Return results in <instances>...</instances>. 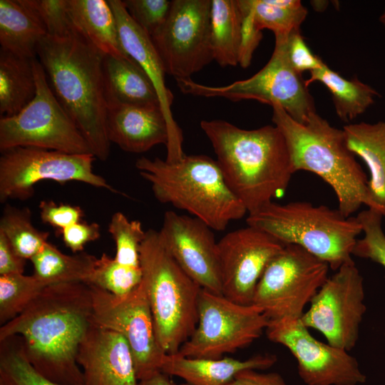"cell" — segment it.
Returning a JSON list of instances; mask_svg holds the SVG:
<instances>
[{"mask_svg": "<svg viewBox=\"0 0 385 385\" xmlns=\"http://www.w3.org/2000/svg\"><path fill=\"white\" fill-rule=\"evenodd\" d=\"M349 149L366 163L375 210L385 216V121L348 123L342 128Z\"/></svg>", "mask_w": 385, "mask_h": 385, "instance_id": "obj_23", "label": "cell"}, {"mask_svg": "<svg viewBox=\"0 0 385 385\" xmlns=\"http://www.w3.org/2000/svg\"><path fill=\"white\" fill-rule=\"evenodd\" d=\"M40 216L43 222L56 228L59 232L63 229L81 222L84 215L78 206L67 204L57 205L51 200H43L39 205Z\"/></svg>", "mask_w": 385, "mask_h": 385, "instance_id": "obj_41", "label": "cell"}, {"mask_svg": "<svg viewBox=\"0 0 385 385\" xmlns=\"http://www.w3.org/2000/svg\"><path fill=\"white\" fill-rule=\"evenodd\" d=\"M142 279L140 267L120 264L103 253L97 258L94 269L86 283L95 285L116 296H124L135 289Z\"/></svg>", "mask_w": 385, "mask_h": 385, "instance_id": "obj_35", "label": "cell"}, {"mask_svg": "<svg viewBox=\"0 0 385 385\" xmlns=\"http://www.w3.org/2000/svg\"><path fill=\"white\" fill-rule=\"evenodd\" d=\"M38 18L47 35L65 37L77 30L73 25L67 10V0H22Z\"/></svg>", "mask_w": 385, "mask_h": 385, "instance_id": "obj_38", "label": "cell"}, {"mask_svg": "<svg viewBox=\"0 0 385 385\" xmlns=\"http://www.w3.org/2000/svg\"><path fill=\"white\" fill-rule=\"evenodd\" d=\"M133 20L150 36L165 23L172 1L124 0L122 1Z\"/></svg>", "mask_w": 385, "mask_h": 385, "instance_id": "obj_39", "label": "cell"}, {"mask_svg": "<svg viewBox=\"0 0 385 385\" xmlns=\"http://www.w3.org/2000/svg\"><path fill=\"white\" fill-rule=\"evenodd\" d=\"M241 30L237 0H211L210 43L213 59L220 66L239 65Z\"/></svg>", "mask_w": 385, "mask_h": 385, "instance_id": "obj_29", "label": "cell"}, {"mask_svg": "<svg viewBox=\"0 0 385 385\" xmlns=\"http://www.w3.org/2000/svg\"><path fill=\"white\" fill-rule=\"evenodd\" d=\"M277 358L271 354H257L246 360L232 357L200 359L167 354L161 371L184 379L190 385H226L245 369H267Z\"/></svg>", "mask_w": 385, "mask_h": 385, "instance_id": "obj_22", "label": "cell"}, {"mask_svg": "<svg viewBox=\"0 0 385 385\" xmlns=\"http://www.w3.org/2000/svg\"><path fill=\"white\" fill-rule=\"evenodd\" d=\"M108 1L114 13L124 51L147 74L158 93L160 107L169 128L165 160L169 162L179 160L185 155L182 148L183 133L171 112L174 96L165 84L166 72L161 58L150 36L133 20L123 1Z\"/></svg>", "mask_w": 385, "mask_h": 385, "instance_id": "obj_19", "label": "cell"}, {"mask_svg": "<svg viewBox=\"0 0 385 385\" xmlns=\"http://www.w3.org/2000/svg\"><path fill=\"white\" fill-rule=\"evenodd\" d=\"M106 130L111 143L128 153H144L169 141L168 125L160 105L108 106Z\"/></svg>", "mask_w": 385, "mask_h": 385, "instance_id": "obj_21", "label": "cell"}, {"mask_svg": "<svg viewBox=\"0 0 385 385\" xmlns=\"http://www.w3.org/2000/svg\"><path fill=\"white\" fill-rule=\"evenodd\" d=\"M378 211L368 208L356 216L364 236L357 239L352 255L368 259L385 268V234L382 228V217Z\"/></svg>", "mask_w": 385, "mask_h": 385, "instance_id": "obj_37", "label": "cell"}, {"mask_svg": "<svg viewBox=\"0 0 385 385\" xmlns=\"http://www.w3.org/2000/svg\"><path fill=\"white\" fill-rule=\"evenodd\" d=\"M226 385H287V384L278 373H260L256 369H249L237 373Z\"/></svg>", "mask_w": 385, "mask_h": 385, "instance_id": "obj_45", "label": "cell"}, {"mask_svg": "<svg viewBox=\"0 0 385 385\" xmlns=\"http://www.w3.org/2000/svg\"><path fill=\"white\" fill-rule=\"evenodd\" d=\"M307 86L314 82L322 83L332 95L335 112L343 121L349 123L364 113L379 96L371 86L356 77L346 79L331 69L326 63L310 72Z\"/></svg>", "mask_w": 385, "mask_h": 385, "instance_id": "obj_27", "label": "cell"}, {"mask_svg": "<svg viewBox=\"0 0 385 385\" xmlns=\"http://www.w3.org/2000/svg\"><path fill=\"white\" fill-rule=\"evenodd\" d=\"M288 36L275 37L274 49L270 59L249 78L221 86L203 85L192 78L176 80L177 84L185 94L225 98L232 101L255 100L271 106H279L292 119L304 123L316 112V108L306 81L289 61Z\"/></svg>", "mask_w": 385, "mask_h": 385, "instance_id": "obj_8", "label": "cell"}, {"mask_svg": "<svg viewBox=\"0 0 385 385\" xmlns=\"http://www.w3.org/2000/svg\"><path fill=\"white\" fill-rule=\"evenodd\" d=\"M272 108V120L285 139L294 172H311L326 182L345 217H350L362 205L375 210L367 176L347 147L343 129L332 126L317 112L300 123L280 106Z\"/></svg>", "mask_w": 385, "mask_h": 385, "instance_id": "obj_4", "label": "cell"}, {"mask_svg": "<svg viewBox=\"0 0 385 385\" xmlns=\"http://www.w3.org/2000/svg\"><path fill=\"white\" fill-rule=\"evenodd\" d=\"M135 167L159 202L187 211L212 230H224L247 212L210 157L185 155L175 162L141 157Z\"/></svg>", "mask_w": 385, "mask_h": 385, "instance_id": "obj_5", "label": "cell"}, {"mask_svg": "<svg viewBox=\"0 0 385 385\" xmlns=\"http://www.w3.org/2000/svg\"><path fill=\"white\" fill-rule=\"evenodd\" d=\"M211 0H172L168 16L150 36L167 74L190 79L213 61Z\"/></svg>", "mask_w": 385, "mask_h": 385, "instance_id": "obj_14", "label": "cell"}, {"mask_svg": "<svg viewBox=\"0 0 385 385\" xmlns=\"http://www.w3.org/2000/svg\"><path fill=\"white\" fill-rule=\"evenodd\" d=\"M52 284L34 274H11L0 276V324L11 321L46 288Z\"/></svg>", "mask_w": 385, "mask_h": 385, "instance_id": "obj_34", "label": "cell"}, {"mask_svg": "<svg viewBox=\"0 0 385 385\" xmlns=\"http://www.w3.org/2000/svg\"><path fill=\"white\" fill-rule=\"evenodd\" d=\"M287 53L293 68L302 74L304 71H312L320 68L325 63L314 55L301 35L300 29L289 34L287 39Z\"/></svg>", "mask_w": 385, "mask_h": 385, "instance_id": "obj_40", "label": "cell"}, {"mask_svg": "<svg viewBox=\"0 0 385 385\" xmlns=\"http://www.w3.org/2000/svg\"><path fill=\"white\" fill-rule=\"evenodd\" d=\"M83 385H138L130 346L120 334L92 323L77 355Z\"/></svg>", "mask_w": 385, "mask_h": 385, "instance_id": "obj_20", "label": "cell"}, {"mask_svg": "<svg viewBox=\"0 0 385 385\" xmlns=\"http://www.w3.org/2000/svg\"><path fill=\"white\" fill-rule=\"evenodd\" d=\"M36 92L33 58L0 48L1 117L19 113L34 99Z\"/></svg>", "mask_w": 385, "mask_h": 385, "instance_id": "obj_28", "label": "cell"}, {"mask_svg": "<svg viewBox=\"0 0 385 385\" xmlns=\"http://www.w3.org/2000/svg\"><path fill=\"white\" fill-rule=\"evenodd\" d=\"M108 232L115 245V260L120 264L140 267V248L146 231L138 220H129L120 212H115L108 225Z\"/></svg>", "mask_w": 385, "mask_h": 385, "instance_id": "obj_36", "label": "cell"}, {"mask_svg": "<svg viewBox=\"0 0 385 385\" xmlns=\"http://www.w3.org/2000/svg\"><path fill=\"white\" fill-rule=\"evenodd\" d=\"M224 179L248 213L282 196L295 173L277 127L246 130L223 120H203Z\"/></svg>", "mask_w": 385, "mask_h": 385, "instance_id": "obj_2", "label": "cell"}, {"mask_svg": "<svg viewBox=\"0 0 385 385\" xmlns=\"http://www.w3.org/2000/svg\"><path fill=\"white\" fill-rule=\"evenodd\" d=\"M140 266L158 343L165 354H176L196 328L202 288L175 260L160 231H146Z\"/></svg>", "mask_w": 385, "mask_h": 385, "instance_id": "obj_6", "label": "cell"}, {"mask_svg": "<svg viewBox=\"0 0 385 385\" xmlns=\"http://www.w3.org/2000/svg\"><path fill=\"white\" fill-rule=\"evenodd\" d=\"M364 279L354 262L328 277L301 322L322 333L330 345L349 351L356 345L366 307Z\"/></svg>", "mask_w": 385, "mask_h": 385, "instance_id": "obj_15", "label": "cell"}, {"mask_svg": "<svg viewBox=\"0 0 385 385\" xmlns=\"http://www.w3.org/2000/svg\"><path fill=\"white\" fill-rule=\"evenodd\" d=\"M89 285L93 323L125 338L132 351L138 380L161 371L167 354L158 343L149 301L141 282L124 296H116L95 285Z\"/></svg>", "mask_w": 385, "mask_h": 385, "instance_id": "obj_13", "label": "cell"}, {"mask_svg": "<svg viewBox=\"0 0 385 385\" xmlns=\"http://www.w3.org/2000/svg\"><path fill=\"white\" fill-rule=\"evenodd\" d=\"M268 324V318L257 306L237 304L202 289L196 328L176 354L220 359L250 345L262 336Z\"/></svg>", "mask_w": 385, "mask_h": 385, "instance_id": "obj_11", "label": "cell"}, {"mask_svg": "<svg viewBox=\"0 0 385 385\" xmlns=\"http://www.w3.org/2000/svg\"><path fill=\"white\" fill-rule=\"evenodd\" d=\"M242 14L241 43L239 65L247 68L250 65L252 55L262 38V32L255 26L252 15L242 0H237Z\"/></svg>", "mask_w": 385, "mask_h": 385, "instance_id": "obj_42", "label": "cell"}, {"mask_svg": "<svg viewBox=\"0 0 385 385\" xmlns=\"http://www.w3.org/2000/svg\"><path fill=\"white\" fill-rule=\"evenodd\" d=\"M0 385H2V384H0Z\"/></svg>", "mask_w": 385, "mask_h": 385, "instance_id": "obj_48", "label": "cell"}, {"mask_svg": "<svg viewBox=\"0 0 385 385\" xmlns=\"http://www.w3.org/2000/svg\"><path fill=\"white\" fill-rule=\"evenodd\" d=\"M170 376L162 371H158L147 379L139 381L138 385H176Z\"/></svg>", "mask_w": 385, "mask_h": 385, "instance_id": "obj_46", "label": "cell"}, {"mask_svg": "<svg viewBox=\"0 0 385 385\" xmlns=\"http://www.w3.org/2000/svg\"><path fill=\"white\" fill-rule=\"evenodd\" d=\"M33 68L35 97L16 114L0 118L1 151L31 147L69 154H93L83 135L53 93L36 58H33Z\"/></svg>", "mask_w": 385, "mask_h": 385, "instance_id": "obj_9", "label": "cell"}, {"mask_svg": "<svg viewBox=\"0 0 385 385\" xmlns=\"http://www.w3.org/2000/svg\"><path fill=\"white\" fill-rule=\"evenodd\" d=\"M0 384L2 385H61L42 376L28 360L20 336L0 341Z\"/></svg>", "mask_w": 385, "mask_h": 385, "instance_id": "obj_33", "label": "cell"}, {"mask_svg": "<svg viewBox=\"0 0 385 385\" xmlns=\"http://www.w3.org/2000/svg\"><path fill=\"white\" fill-rule=\"evenodd\" d=\"M0 157V201L25 200L34 193V186L43 180L63 184L78 181L120 193L93 173V154H69L31 147L4 150ZM122 194V193H120Z\"/></svg>", "mask_w": 385, "mask_h": 385, "instance_id": "obj_12", "label": "cell"}, {"mask_svg": "<svg viewBox=\"0 0 385 385\" xmlns=\"http://www.w3.org/2000/svg\"><path fill=\"white\" fill-rule=\"evenodd\" d=\"M105 56L78 31L65 37L46 35L36 51L53 93L101 160L108 158L111 146L106 130Z\"/></svg>", "mask_w": 385, "mask_h": 385, "instance_id": "obj_3", "label": "cell"}, {"mask_svg": "<svg viewBox=\"0 0 385 385\" xmlns=\"http://www.w3.org/2000/svg\"><path fill=\"white\" fill-rule=\"evenodd\" d=\"M257 28L269 29L274 36H288L300 26L307 15L299 0H242Z\"/></svg>", "mask_w": 385, "mask_h": 385, "instance_id": "obj_31", "label": "cell"}, {"mask_svg": "<svg viewBox=\"0 0 385 385\" xmlns=\"http://www.w3.org/2000/svg\"><path fill=\"white\" fill-rule=\"evenodd\" d=\"M246 222L284 245L302 247L335 271L354 262L352 252L362 232L356 217H345L338 209L304 201L284 205L272 201L249 213Z\"/></svg>", "mask_w": 385, "mask_h": 385, "instance_id": "obj_7", "label": "cell"}, {"mask_svg": "<svg viewBox=\"0 0 385 385\" xmlns=\"http://www.w3.org/2000/svg\"><path fill=\"white\" fill-rule=\"evenodd\" d=\"M160 235L169 252L202 289L222 295L217 242L202 220L173 211L164 214Z\"/></svg>", "mask_w": 385, "mask_h": 385, "instance_id": "obj_18", "label": "cell"}, {"mask_svg": "<svg viewBox=\"0 0 385 385\" xmlns=\"http://www.w3.org/2000/svg\"><path fill=\"white\" fill-rule=\"evenodd\" d=\"M0 232L8 239L16 253L31 260L48 242L49 233L36 229L28 208L6 205L0 220Z\"/></svg>", "mask_w": 385, "mask_h": 385, "instance_id": "obj_32", "label": "cell"}, {"mask_svg": "<svg viewBox=\"0 0 385 385\" xmlns=\"http://www.w3.org/2000/svg\"><path fill=\"white\" fill-rule=\"evenodd\" d=\"M96 260L97 257L85 252L66 255L48 242L30 260L34 265L35 276L56 284L87 282Z\"/></svg>", "mask_w": 385, "mask_h": 385, "instance_id": "obj_30", "label": "cell"}, {"mask_svg": "<svg viewBox=\"0 0 385 385\" xmlns=\"http://www.w3.org/2000/svg\"><path fill=\"white\" fill-rule=\"evenodd\" d=\"M329 265L296 245H284L260 277L252 304L269 320L301 319L328 278Z\"/></svg>", "mask_w": 385, "mask_h": 385, "instance_id": "obj_10", "label": "cell"}, {"mask_svg": "<svg viewBox=\"0 0 385 385\" xmlns=\"http://www.w3.org/2000/svg\"><path fill=\"white\" fill-rule=\"evenodd\" d=\"M92 313L89 284H52L1 326L0 341L20 336L28 360L42 376L61 385H83L77 355Z\"/></svg>", "mask_w": 385, "mask_h": 385, "instance_id": "obj_1", "label": "cell"}, {"mask_svg": "<svg viewBox=\"0 0 385 385\" xmlns=\"http://www.w3.org/2000/svg\"><path fill=\"white\" fill-rule=\"evenodd\" d=\"M284 247L268 233L249 225L226 234L217 242L222 295L252 305L265 268Z\"/></svg>", "mask_w": 385, "mask_h": 385, "instance_id": "obj_17", "label": "cell"}, {"mask_svg": "<svg viewBox=\"0 0 385 385\" xmlns=\"http://www.w3.org/2000/svg\"><path fill=\"white\" fill-rule=\"evenodd\" d=\"M46 30L22 0H0L1 48L16 55L36 58Z\"/></svg>", "mask_w": 385, "mask_h": 385, "instance_id": "obj_26", "label": "cell"}, {"mask_svg": "<svg viewBox=\"0 0 385 385\" xmlns=\"http://www.w3.org/2000/svg\"><path fill=\"white\" fill-rule=\"evenodd\" d=\"M265 332L271 342L294 356L299 376L307 385H358L366 381L355 357L315 339L300 319L269 320Z\"/></svg>", "mask_w": 385, "mask_h": 385, "instance_id": "obj_16", "label": "cell"}, {"mask_svg": "<svg viewBox=\"0 0 385 385\" xmlns=\"http://www.w3.org/2000/svg\"><path fill=\"white\" fill-rule=\"evenodd\" d=\"M67 10L75 29L101 53L130 58L122 46L115 17L108 1L67 0Z\"/></svg>", "mask_w": 385, "mask_h": 385, "instance_id": "obj_25", "label": "cell"}, {"mask_svg": "<svg viewBox=\"0 0 385 385\" xmlns=\"http://www.w3.org/2000/svg\"><path fill=\"white\" fill-rule=\"evenodd\" d=\"M379 21L385 26V9L379 17Z\"/></svg>", "mask_w": 385, "mask_h": 385, "instance_id": "obj_47", "label": "cell"}, {"mask_svg": "<svg viewBox=\"0 0 385 385\" xmlns=\"http://www.w3.org/2000/svg\"><path fill=\"white\" fill-rule=\"evenodd\" d=\"M26 260L16 253L6 236L0 232V276L24 274Z\"/></svg>", "mask_w": 385, "mask_h": 385, "instance_id": "obj_44", "label": "cell"}, {"mask_svg": "<svg viewBox=\"0 0 385 385\" xmlns=\"http://www.w3.org/2000/svg\"><path fill=\"white\" fill-rule=\"evenodd\" d=\"M107 107L160 105L156 90L144 71L131 58L106 55L103 63Z\"/></svg>", "mask_w": 385, "mask_h": 385, "instance_id": "obj_24", "label": "cell"}, {"mask_svg": "<svg viewBox=\"0 0 385 385\" xmlns=\"http://www.w3.org/2000/svg\"><path fill=\"white\" fill-rule=\"evenodd\" d=\"M65 245L73 253L83 252L85 245L98 240L101 236V229L96 222H78L59 232Z\"/></svg>", "mask_w": 385, "mask_h": 385, "instance_id": "obj_43", "label": "cell"}]
</instances>
